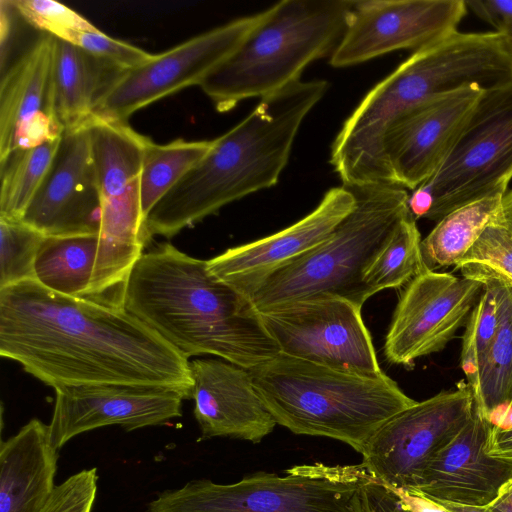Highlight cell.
I'll return each instance as SVG.
<instances>
[{
  "instance_id": "obj_25",
  "label": "cell",
  "mask_w": 512,
  "mask_h": 512,
  "mask_svg": "<svg viewBox=\"0 0 512 512\" xmlns=\"http://www.w3.org/2000/svg\"><path fill=\"white\" fill-rule=\"evenodd\" d=\"M488 283L496 294L499 322L473 395L477 411L493 424L512 400V288L497 282Z\"/></svg>"
},
{
  "instance_id": "obj_34",
  "label": "cell",
  "mask_w": 512,
  "mask_h": 512,
  "mask_svg": "<svg viewBox=\"0 0 512 512\" xmlns=\"http://www.w3.org/2000/svg\"><path fill=\"white\" fill-rule=\"evenodd\" d=\"M85 51L123 69H133L148 60L153 54L121 40L114 39L97 28L74 34L69 41Z\"/></svg>"
},
{
  "instance_id": "obj_4",
  "label": "cell",
  "mask_w": 512,
  "mask_h": 512,
  "mask_svg": "<svg viewBox=\"0 0 512 512\" xmlns=\"http://www.w3.org/2000/svg\"><path fill=\"white\" fill-rule=\"evenodd\" d=\"M248 372L278 425L341 441L360 454L385 421L416 403L386 374L361 376L281 352Z\"/></svg>"
},
{
  "instance_id": "obj_38",
  "label": "cell",
  "mask_w": 512,
  "mask_h": 512,
  "mask_svg": "<svg viewBox=\"0 0 512 512\" xmlns=\"http://www.w3.org/2000/svg\"><path fill=\"white\" fill-rule=\"evenodd\" d=\"M363 512H403L399 497L386 485L373 479L362 491Z\"/></svg>"
},
{
  "instance_id": "obj_37",
  "label": "cell",
  "mask_w": 512,
  "mask_h": 512,
  "mask_svg": "<svg viewBox=\"0 0 512 512\" xmlns=\"http://www.w3.org/2000/svg\"><path fill=\"white\" fill-rule=\"evenodd\" d=\"M485 449L490 456L512 463V400L491 425Z\"/></svg>"
},
{
  "instance_id": "obj_11",
  "label": "cell",
  "mask_w": 512,
  "mask_h": 512,
  "mask_svg": "<svg viewBox=\"0 0 512 512\" xmlns=\"http://www.w3.org/2000/svg\"><path fill=\"white\" fill-rule=\"evenodd\" d=\"M361 307L333 297L293 301L260 311L280 352L366 377L382 371Z\"/></svg>"
},
{
  "instance_id": "obj_24",
  "label": "cell",
  "mask_w": 512,
  "mask_h": 512,
  "mask_svg": "<svg viewBox=\"0 0 512 512\" xmlns=\"http://www.w3.org/2000/svg\"><path fill=\"white\" fill-rule=\"evenodd\" d=\"M504 195L489 196L461 206L440 219L421 241L426 269L455 265L474 245L485 229L497 222Z\"/></svg>"
},
{
  "instance_id": "obj_22",
  "label": "cell",
  "mask_w": 512,
  "mask_h": 512,
  "mask_svg": "<svg viewBox=\"0 0 512 512\" xmlns=\"http://www.w3.org/2000/svg\"><path fill=\"white\" fill-rule=\"evenodd\" d=\"M58 450L49 425L31 419L0 444V512H44L54 490Z\"/></svg>"
},
{
  "instance_id": "obj_7",
  "label": "cell",
  "mask_w": 512,
  "mask_h": 512,
  "mask_svg": "<svg viewBox=\"0 0 512 512\" xmlns=\"http://www.w3.org/2000/svg\"><path fill=\"white\" fill-rule=\"evenodd\" d=\"M285 473L261 471L232 484L191 480L158 494L146 512H363V488L375 479L361 463L302 464Z\"/></svg>"
},
{
  "instance_id": "obj_3",
  "label": "cell",
  "mask_w": 512,
  "mask_h": 512,
  "mask_svg": "<svg viewBox=\"0 0 512 512\" xmlns=\"http://www.w3.org/2000/svg\"><path fill=\"white\" fill-rule=\"evenodd\" d=\"M327 89L325 80H298L260 99L151 209L142 226L144 245L277 184L301 124Z\"/></svg>"
},
{
  "instance_id": "obj_19",
  "label": "cell",
  "mask_w": 512,
  "mask_h": 512,
  "mask_svg": "<svg viewBox=\"0 0 512 512\" xmlns=\"http://www.w3.org/2000/svg\"><path fill=\"white\" fill-rule=\"evenodd\" d=\"M55 42L54 36L42 33L2 73L0 162L15 151L55 140L64 131L55 110Z\"/></svg>"
},
{
  "instance_id": "obj_1",
  "label": "cell",
  "mask_w": 512,
  "mask_h": 512,
  "mask_svg": "<svg viewBox=\"0 0 512 512\" xmlns=\"http://www.w3.org/2000/svg\"><path fill=\"white\" fill-rule=\"evenodd\" d=\"M0 355L54 389L132 385L192 398L190 362L154 329L122 305L37 280L0 289Z\"/></svg>"
},
{
  "instance_id": "obj_26",
  "label": "cell",
  "mask_w": 512,
  "mask_h": 512,
  "mask_svg": "<svg viewBox=\"0 0 512 512\" xmlns=\"http://www.w3.org/2000/svg\"><path fill=\"white\" fill-rule=\"evenodd\" d=\"M99 235L45 237L35 260L36 280L63 295L84 297L95 268Z\"/></svg>"
},
{
  "instance_id": "obj_17",
  "label": "cell",
  "mask_w": 512,
  "mask_h": 512,
  "mask_svg": "<svg viewBox=\"0 0 512 512\" xmlns=\"http://www.w3.org/2000/svg\"><path fill=\"white\" fill-rule=\"evenodd\" d=\"M50 439L59 450L87 431L119 425L127 431L164 425L182 415L184 397L159 387L100 384L54 389Z\"/></svg>"
},
{
  "instance_id": "obj_32",
  "label": "cell",
  "mask_w": 512,
  "mask_h": 512,
  "mask_svg": "<svg viewBox=\"0 0 512 512\" xmlns=\"http://www.w3.org/2000/svg\"><path fill=\"white\" fill-rule=\"evenodd\" d=\"M45 237L22 221L0 218V289L36 280L35 260Z\"/></svg>"
},
{
  "instance_id": "obj_23",
  "label": "cell",
  "mask_w": 512,
  "mask_h": 512,
  "mask_svg": "<svg viewBox=\"0 0 512 512\" xmlns=\"http://www.w3.org/2000/svg\"><path fill=\"white\" fill-rule=\"evenodd\" d=\"M123 70L84 49L57 39L53 81L57 118L64 128L85 124Z\"/></svg>"
},
{
  "instance_id": "obj_21",
  "label": "cell",
  "mask_w": 512,
  "mask_h": 512,
  "mask_svg": "<svg viewBox=\"0 0 512 512\" xmlns=\"http://www.w3.org/2000/svg\"><path fill=\"white\" fill-rule=\"evenodd\" d=\"M194 416L202 438L261 442L277 425L258 395L248 369L221 358L190 362Z\"/></svg>"
},
{
  "instance_id": "obj_15",
  "label": "cell",
  "mask_w": 512,
  "mask_h": 512,
  "mask_svg": "<svg viewBox=\"0 0 512 512\" xmlns=\"http://www.w3.org/2000/svg\"><path fill=\"white\" fill-rule=\"evenodd\" d=\"M483 87L472 84L427 99L401 114L385 132L383 154L393 185L415 190L444 162Z\"/></svg>"
},
{
  "instance_id": "obj_43",
  "label": "cell",
  "mask_w": 512,
  "mask_h": 512,
  "mask_svg": "<svg viewBox=\"0 0 512 512\" xmlns=\"http://www.w3.org/2000/svg\"><path fill=\"white\" fill-rule=\"evenodd\" d=\"M508 287L512 288V284L510 286H508Z\"/></svg>"
},
{
  "instance_id": "obj_20",
  "label": "cell",
  "mask_w": 512,
  "mask_h": 512,
  "mask_svg": "<svg viewBox=\"0 0 512 512\" xmlns=\"http://www.w3.org/2000/svg\"><path fill=\"white\" fill-rule=\"evenodd\" d=\"M491 425L474 405L468 423L429 460L410 492L435 501L491 506L512 483V463L486 452Z\"/></svg>"
},
{
  "instance_id": "obj_13",
  "label": "cell",
  "mask_w": 512,
  "mask_h": 512,
  "mask_svg": "<svg viewBox=\"0 0 512 512\" xmlns=\"http://www.w3.org/2000/svg\"><path fill=\"white\" fill-rule=\"evenodd\" d=\"M467 10L465 0L354 1L330 64L343 68L396 50L417 51L457 31Z\"/></svg>"
},
{
  "instance_id": "obj_41",
  "label": "cell",
  "mask_w": 512,
  "mask_h": 512,
  "mask_svg": "<svg viewBox=\"0 0 512 512\" xmlns=\"http://www.w3.org/2000/svg\"><path fill=\"white\" fill-rule=\"evenodd\" d=\"M488 508H490L493 512H512V483Z\"/></svg>"
},
{
  "instance_id": "obj_12",
  "label": "cell",
  "mask_w": 512,
  "mask_h": 512,
  "mask_svg": "<svg viewBox=\"0 0 512 512\" xmlns=\"http://www.w3.org/2000/svg\"><path fill=\"white\" fill-rule=\"evenodd\" d=\"M263 12L198 34L126 70L99 103L96 117L126 121L133 113L192 85H199L242 43Z\"/></svg>"
},
{
  "instance_id": "obj_2",
  "label": "cell",
  "mask_w": 512,
  "mask_h": 512,
  "mask_svg": "<svg viewBox=\"0 0 512 512\" xmlns=\"http://www.w3.org/2000/svg\"><path fill=\"white\" fill-rule=\"evenodd\" d=\"M122 305L187 359L213 355L250 369L280 353L251 298L170 243L139 257Z\"/></svg>"
},
{
  "instance_id": "obj_36",
  "label": "cell",
  "mask_w": 512,
  "mask_h": 512,
  "mask_svg": "<svg viewBox=\"0 0 512 512\" xmlns=\"http://www.w3.org/2000/svg\"><path fill=\"white\" fill-rule=\"evenodd\" d=\"M479 19L494 28V32L512 43V0H465Z\"/></svg>"
},
{
  "instance_id": "obj_33",
  "label": "cell",
  "mask_w": 512,
  "mask_h": 512,
  "mask_svg": "<svg viewBox=\"0 0 512 512\" xmlns=\"http://www.w3.org/2000/svg\"><path fill=\"white\" fill-rule=\"evenodd\" d=\"M16 12L29 24L57 39L69 41L81 31L96 27L69 7L52 0H11Z\"/></svg>"
},
{
  "instance_id": "obj_29",
  "label": "cell",
  "mask_w": 512,
  "mask_h": 512,
  "mask_svg": "<svg viewBox=\"0 0 512 512\" xmlns=\"http://www.w3.org/2000/svg\"><path fill=\"white\" fill-rule=\"evenodd\" d=\"M421 235L408 211L368 267L364 281L372 294L407 285L426 270L421 253Z\"/></svg>"
},
{
  "instance_id": "obj_40",
  "label": "cell",
  "mask_w": 512,
  "mask_h": 512,
  "mask_svg": "<svg viewBox=\"0 0 512 512\" xmlns=\"http://www.w3.org/2000/svg\"><path fill=\"white\" fill-rule=\"evenodd\" d=\"M432 501L435 502L439 507H441L445 512H493L488 507L460 505V504L435 501V500H432Z\"/></svg>"
},
{
  "instance_id": "obj_6",
  "label": "cell",
  "mask_w": 512,
  "mask_h": 512,
  "mask_svg": "<svg viewBox=\"0 0 512 512\" xmlns=\"http://www.w3.org/2000/svg\"><path fill=\"white\" fill-rule=\"evenodd\" d=\"M348 187L356 199L353 211L320 245L261 283L250 296L258 312L320 297L341 298L362 308L373 295L365 284V273L409 211V194L390 184Z\"/></svg>"
},
{
  "instance_id": "obj_18",
  "label": "cell",
  "mask_w": 512,
  "mask_h": 512,
  "mask_svg": "<svg viewBox=\"0 0 512 512\" xmlns=\"http://www.w3.org/2000/svg\"><path fill=\"white\" fill-rule=\"evenodd\" d=\"M356 204L346 185L328 190L318 206L294 224L207 260L209 271L250 297L278 268L325 241Z\"/></svg>"
},
{
  "instance_id": "obj_28",
  "label": "cell",
  "mask_w": 512,
  "mask_h": 512,
  "mask_svg": "<svg viewBox=\"0 0 512 512\" xmlns=\"http://www.w3.org/2000/svg\"><path fill=\"white\" fill-rule=\"evenodd\" d=\"M60 137L15 151L0 162V218L21 221L51 166Z\"/></svg>"
},
{
  "instance_id": "obj_27",
  "label": "cell",
  "mask_w": 512,
  "mask_h": 512,
  "mask_svg": "<svg viewBox=\"0 0 512 512\" xmlns=\"http://www.w3.org/2000/svg\"><path fill=\"white\" fill-rule=\"evenodd\" d=\"M211 147L212 140L177 139L166 144H157L148 139L140 175L144 219L158 201L207 154Z\"/></svg>"
},
{
  "instance_id": "obj_16",
  "label": "cell",
  "mask_w": 512,
  "mask_h": 512,
  "mask_svg": "<svg viewBox=\"0 0 512 512\" xmlns=\"http://www.w3.org/2000/svg\"><path fill=\"white\" fill-rule=\"evenodd\" d=\"M21 221L46 237L99 235L101 201L86 123L63 131Z\"/></svg>"
},
{
  "instance_id": "obj_8",
  "label": "cell",
  "mask_w": 512,
  "mask_h": 512,
  "mask_svg": "<svg viewBox=\"0 0 512 512\" xmlns=\"http://www.w3.org/2000/svg\"><path fill=\"white\" fill-rule=\"evenodd\" d=\"M101 201L96 264L84 295L119 301L143 254L140 175L148 137L126 121L93 116L86 123Z\"/></svg>"
},
{
  "instance_id": "obj_42",
  "label": "cell",
  "mask_w": 512,
  "mask_h": 512,
  "mask_svg": "<svg viewBox=\"0 0 512 512\" xmlns=\"http://www.w3.org/2000/svg\"><path fill=\"white\" fill-rule=\"evenodd\" d=\"M498 223L512 229V190L507 191L503 198V205Z\"/></svg>"
},
{
  "instance_id": "obj_14",
  "label": "cell",
  "mask_w": 512,
  "mask_h": 512,
  "mask_svg": "<svg viewBox=\"0 0 512 512\" xmlns=\"http://www.w3.org/2000/svg\"><path fill=\"white\" fill-rule=\"evenodd\" d=\"M484 285L428 269L413 278L399 297L385 337L386 359L412 367L418 358L443 350L465 326Z\"/></svg>"
},
{
  "instance_id": "obj_35",
  "label": "cell",
  "mask_w": 512,
  "mask_h": 512,
  "mask_svg": "<svg viewBox=\"0 0 512 512\" xmlns=\"http://www.w3.org/2000/svg\"><path fill=\"white\" fill-rule=\"evenodd\" d=\"M96 468L81 470L57 485L44 512H91L97 495Z\"/></svg>"
},
{
  "instance_id": "obj_9",
  "label": "cell",
  "mask_w": 512,
  "mask_h": 512,
  "mask_svg": "<svg viewBox=\"0 0 512 512\" xmlns=\"http://www.w3.org/2000/svg\"><path fill=\"white\" fill-rule=\"evenodd\" d=\"M512 179V78L484 89L438 170L418 188L432 198L438 222L468 203L505 195Z\"/></svg>"
},
{
  "instance_id": "obj_31",
  "label": "cell",
  "mask_w": 512,
  "mask_h": 512,
  "mask_svg": "<svg viewBox=\"0 0 512 512\" xmlns=\"http://www.w3.org/2000/svg\"><path fill=\"white\" fill-rule=\"evenodd\" d=\"M499 322L498 302L491 283H485L483 293L469 315L462 338L460 366L473 390L478 375L494 342Z\"/></svg>"
},
{
  "instance_id": "obj_30",
  "label": "cell",
  "mask_w": 512,
  "mask_h": 512,
  "mask_svg": "<svg viewBox=\"0 0 512 512\" xmlns=\"http://www.w3.org/2000/svg\"><path fill=\"white\" fill-rule=\"evenodd\" d=\"M454 267L462 277L510 286L512 229L498 222L489 225Z\"/></svg>"
},
{
  "instance_id": "obj_10",
  "label": "cell",
  "mask_w": 512,
  "mask_h": 512,
  "mask_svg": "<svg viewBox=\"0 0 512 512\" xmlns=\"http://www.w3.org/2000/svg\"><path fill=\"white\" fill-rule=\"evenodd\" d=\"M474 395L467 382L396 413L368 441L362 466L392 490L412 491L429 460L468 423Z\"/></svg>"
},
{
  "instance_id": "obj_39",
  "label": "cell",
  "mask_w": 512,
  "mask_h": 512,
  "mask_svg": "<svg viewBox=\"0 0 512 512\" xmlns=\"http://www.w3.org/2000/svg\"><path fill=\"white\" fill-rule=\"evenodd\" d=\"M392 491L399 497L403 512H445L435 502L419 493L404 490Z\"/></svg>"
},
{
  "instance_id": "obj_5",
  "label": "cell",
  "mask_w": 512,
  "mask_h": 512,
  "mask_svg": "<svg viewBox=\"0 0 512 512\" xmlns=\"http://www.w3.org/2000/svg\"><path fill=\"white\" fill-rule=\"evenodd\" d=\"M354 1L282 0L200 84L219 112L267 97L300 80L311 62L339 43Z\"/></svg>"
}]
</instances>
